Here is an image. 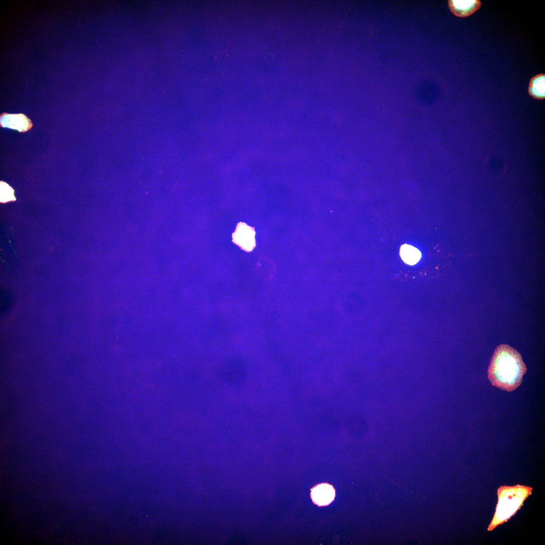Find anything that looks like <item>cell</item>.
Segmentation results:
<instances>
[{
  "label": "cell",
  "mask_w": 545,
  "mask_h": 545,
  "mask_svg": "<svg viewBox=\"0 0 545 545\" xmlns=\"http://www.w3.org/2000/svg\"><path fill=\"white\" fill-rule=\"evenodd\" d=\"M234 242L247 251H251L255 246V232L251 227L240 223L233 234Z\"/></svg>",
  "instance_id": "3957f363"
},
{
  "label": "cell",
  "mask_w": 545,
  "mask_h": 545,
  "mask_svg": "<svg viewBox=\"0 0 545 545\" xmlns=\"http://www.w3.org/2000/svg\"><path fill=\"white\" fill-rule=\"evenodd\" d=\"M400 256L405 262L413 265L420 260L421 254L420 252L414 247L404 244L401 247Z\"/></svg>",
  "instance_id": "ba28073f"
},
{
  "label": "cell",
  "mask_w": 545,
  "mask_h": 545,
  "mask_svg": "<svg viewBox=\"0 0 545 545\" xmlns=\"http://www.w3.org/2000/svg\"><path fill=\"white\" fill-rule=\"evenodd\" d=\"M0 124L1 127L17 130L20 132H26L32 126L30 120L22 114L3 113L1 115Z\"/></svg>",
  "instance_id": "277c9868"
},
{
  "label": "cell",
  "mask_w": 545,
  "mask_h": 545,
  "mask_svg": "<svg viewBox=\"0 0 545 545\" xmlns=\"http://www.w3.org/2000/svg\"><path fill=\"white\" fill-rule=\"evenodd\" d=\"M335 497L333 487L326 483L315 486L311 491V498L313 502L319 506H324L330 503Z\"/></svg>",
  "instance_id": "8992f818"
},
{
  "label": "cell",
  "mask_w": 545,
  "mask_h": 545,
  "mask_svg": "<svg viewBox=\"0 0 545 545\" xmlns=\"http://www.w3.org/2000/svg\"><path fill=\"white\" fill-rule=\"evenodd\" d=\"M448 5L454 15L459 17H466L479 9L481 3L479 0H450Z\"/></svg>",
  "instance_id": "5b68a950"
},
{
  "label": "cell",
  "mask_w": 545,
  "mask_h": 545,
  "mask_svg": "<svg viewBox=\"0 0 545 545\" xmlns=\"http://www.w3.org/2000/svg\"><path fill=\"white\" fill-rule=\"evenodd\" d=\"M528 91L534 98L543 99L545 98V75L537 74L530 80Z\"/></svg>",
  "instance_id": "52a82bcc"
},
{
  "label": "cell",
  "mask_w": 545,
  "mask_h": 545,
  "mask_svg": "<svg viewBox=\"0 0 545 545\" xmlns=\"http://www.w3.org/2000/svg\"><path fill=\"white\" fill-rule=\"evenodd\" d=\"M526 371L517 350L503 344L495 350L488 367L487 376L493 386L512 392L521 385Z\"/></svg>",
  "instance_id": "6da1fadb"
},
{
  "label": "cell",
  "mask_w": 545,
  "mask_h": 545,
  "mask_svg": "<svg viewBox=\"0 0 545 545\" xmlns=\"http://www.w3.org/2000/svg\"><path fill=\"white\" fill-rule=\"evenodd\" d=\"M0 201L5 203L10 201H15L14 190L7 183L0 182Z\"/></svg>",
  "instance_id": "9c48e42d"
},
{
  "label": "cell",
  "mask_w": 545,
  "mask_h": 545,
  "mask_svg": "<svg viewBox=\"0 0 545 545\" xmlns=\"http://www.w3.org/2000/svg\"><path fill=\"white\" fill-rule=\"evenodd\" d=\"M532 488L522 485L501 486L497 491L498 503L487 530L491 531L507 522L521 508L524 501L531 494Z\"/></svg>",
  "instance_id": "7a4b0ae2"
}]
</instances>
